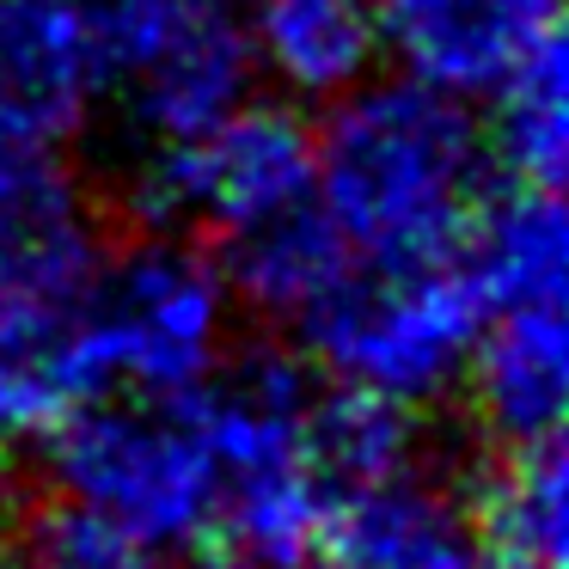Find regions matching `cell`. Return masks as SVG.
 <instances>
[{
  "instance_id": "1",
  "label": "cell",
  "mask_w": 569,
  "mask_h": 569,
  "mask_svg": "<svg viewBox=\"0 0 569 569\" xmlns=\"http://www.w3.org/2000/svg\"><path fill=\"white\" fill-rule=\"evenodd\" d=\"M502 184L483 123L429 80L343 92L312 129V190L356 258L422 263L466 251V233Z\"/></svg>"
},
{
  "instance_id": "2",
  "label": "cell",
  "mask_w": 569,
  "mask_h": 569,
  "mask_svg": "<svg viewBox=\"0 0 569 569\" xmlns=\"http://www.w3.org/2000/svg\"><path fill=\"white\" fill-rule=\"evenodd\" d=\"M312 392L295 356L251 349L239 361H214V373L190 392L214 471V551L227 569H307L325 520V478L312 459Z\"/></svg>"
},
{
  "instance_id": "3",
  "label": "cell",
  "mask_w": 569,
  "mask_h": 569,
  "mask_svg": "<svg viewBox=\"0 0 569 569\" xmlns=\"http://www.w3.org/2000/svg\"><path fill=\"white\" fill-rule=\"evenodd\" d=\"M56 496L92 508L148 557L214 539L221 471L184 398H87L43 429Z\"/></svg>"
},
{
  "instance_id": "4",
  "label": "cell",
  "mask_w": 569,
  "mask_h": 569,
  "mask_svg": "<svg viewBox=\"0 0 569 569\" xmlns=\"http://www.w3.org/2000/svg\"><path fill=\"white\" fill-rule=\"evenodd\" d=\"M483 312L490 307L466 270V251L422 263L349 258L331 295L295 331L331 386H361L417 410L466 373Z\"/></svg>"
},
{
  "instance_id": "5",
  "label": "cell",
  "mask_w": 569,
  "mask_h": 569,
  "mask_svg": "<svg viewBox=\"0 0 569 569\" xmlns=\"http://www.w3.org/2000/svg\"><path fill=\"white\" fill-rule=\"evenodd\" d=\"M221 263L184 233L111 246L74 331L87 398H184L221 361L227 337Z\"/></svg>"
},
{
  "instance_id": "6",
  "label": "cell",
  "mask_w": 569,
  "mask_h": 569,
  "mask_svg": "<svg viewBox=\"0 0 569 569\" xmlns=\"http://www.w3.org/2000/svg\"><path fill=\"white\" fill-rule=\"evenodd\" d=\"M92 87L148 148L190 141L246 104L258 50L227 0H80Z\"/></svg>"
},
{
  "instance_id": "7",
  "label": "cell",
  "mask_w": 569,
  "mask_h": 569,
  "mask_svg": "<svg viewBox=\"0 0 569 569\" xmlns=\"http://www.w3.org/2000/svg\"><path fill=\"white\" fill-rule=\"evenodd\" d=\"M312 190V123L288 104H233L190 141L141 148L123 184L148 233H233Z\"/></svg>"
},
{
  "instance_id": "8",
  "label": "cell",
  "mask_w": 569,
  "mask_h": 569,
  "mask_svg": "<svg viewBox=\"0 0 569 569\" xmlns=\"http://www.w3.org/2000/svg\"><path fill=\"white\" fill-rule=\"evenodd\" d=\"M471 502H459L429 459L325 496L319 545L307 569H466Z\"/></svg>"
},
{
  "instance_id": "9",
  "label": "cell",
  "mask_w": 569,
  "mask_h": 569,
  "mask_svg": "<svg viewBox=\"0 0 569 569\" xmlns=\"http://www.w3.org/2000/svg\"><path fill=\"white\" fill-rule=\"evenodd\" d=\"M92 50L80 0H0V148H50L80 136Z\"/></svg>"
},
{
  "instance_id": "10",
  "label": "cell",
  "mask_w": 569,
  "mask_h": 569,
  "mask_svg": "<svg viewBox=\"0 0 569 569\" xmlns=\"http://www.w3.org/2000/svg\"><path fill=\"white\" fill-rule=\"evenodd\" d=\"M380 43L441 92H496L508 68L563 26L557 0H373Z\"/></svg>"
},
{
  "instance_id": "11",
  "label": "cell",
  "mask_w": 569,
  "mask_h": 569,
  "mask_svg": "<svg viewBox=\"0 0 569 569\" xmlns=\"http://www.w3.org/2000/svg\"><path fill=\"white\" fill-rule=\"evenodd\" d=\"M459 380L471 386V410L502 447L563 435L569 405V325L563 300L483 312V331Z\"/></svg>"
},
{
  "instance_id": "12",
  "label": "cell",
  "mask_w": 569,
  "mask_h": 569,
  "mask_svg": "<svg viewBox=\"0 0 569 569\" xmlns=\"http://www.w3.org/2000/svg\"><path fill=\"white\" fill-rule=\"evenodd\" d=\"M349 258L356 251H349V239L325 214L319 190H307V197L221 233V258L214 263H221V282L233 300L270 312V319L300 325L331 295V282L349 270Z\"/></svg>"
},
{
  "instance_id": "13",
  "label": "cell",
  "mask_w": 569,
  "mask_h": 569,
  "mask_svg": "<svg viewBox=\"0 0 569 569\" xmlns=\"http://www.w3.org/2000/svg\"><path fill=\"white\" fill-rule=\"evenodd\" d=\"M466 270L483 307H527V300H563L569 282V227L557 190L496 184L466 233Z\"/></svg>"
},
{
  "instance_id": "14",
  "label": "cell",
  "mask_w": 569,
  "mask_h": 569,
  "mask_svg": "<svg viewBox=\"0 0 569 569\" xmlns=\"http://www.w3.org/2000/svg\"><path fill=\"white\" fill-rule=\"evenodd\" d=\"M251 50L300 99H343L380 56L373 0H258Z\"/></svg>"
},
{
  "instance_id": "15",
  "label": "cell",
  "mask_w": 569,
  "mask_h": 569,
  "mask_svg": "<svg viewBox=\"0 0 569 569\" xmlns=\"http://www.w3.org/2000/svg\"><path fill=\"white\" fill-rule=\"evenodd\" d=\"M490 160L508 184L557 190L563 184V153H569V74H563V26L545 31L496 87L490 123Z\"/></svg>"
},
{
  "instance_id": "16",
  "label": "cell",
  "mask_w": 569,
  "mask_h": 569,
  "mask_svg": "<svg viewBox=\"0 0 569 569\" xmlns=\"http://www.w3.org/2000/svg\"><path fill=\"white\" fill-rule=\"evenodd\" d=\"M563 435L551 441L508 447L502 466L483 471L478 496H471V532L490 545V557H515V563L563 569Z\"/></svg>"
},
{
  "instance_id": "17",
  "label": "cell",
  "mask_w": 569,
  "mask_h": 569,
  "mask_svg": "<svg viewBox=\"0 0 569 569\" xmlns=\"http://www.w3.org/2000/svg\"><path fill=\"white\" fill-rule=\"evenodd\" d=\"M148 563L153 557L136 539H123L111 520H99L92 508L68 502V496H56V502L31 508L19 520L13 569H148Z\"/></svg>"
},
{
  "instance_id": "18",
  "label": "cell",
  "mask_w": 569,
  "mask_h": 569,
  "mask_svg": "<svg viewBox=\"0 0 569 569\" xmlns=\"http://www.w3.org/2000/svg\"><path fill=\"white\" fill-rule=\"evenodd\" d=\"M7 502H13V435L0 429V515H7Z\"/></svg>"
},
{
  "instance_id": "19",
  "label": "cell",
  "mask_w": 569,
  "mask_h": 569,
  "mask_svg": "<svg viewBox=\"0 0 569 569\" xmlns=\"http://www.w3.org/2000/svg\"><path fill=\"white\" fill-rule=\"evenodd\" d=\"M466 569H539V563H515V557H471Z\"/></svg>"
},
{
  "instance_id": "20",
  "label": "cell",
  "mask_w": 569,
  "mask_h": 569,
  "mask_svg": "<svg viewBox=\"0 0 569 569\" xmlns=\"http://www.w3.org/2000/svg\"><path fill=\"white\" fill-rule=\"evenodd\" d=\"M214 569H227V563H214Z\"/></svg>"
}]
</instances>
